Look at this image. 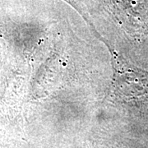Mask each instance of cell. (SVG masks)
<instances>
[{
    "instance_id": "6da1fadb",
    "label": "cell",
    "mask_w": 148,
    "mask_h": 148,
    "mask_svg": "<svg viewBox=\"0 0 148 148\" xmlns=\"http://www.w3.org/2000/svg\"><path fill=\"white\" fill-rule=\"evenodd\" d=\"M147 79L141 72L134 69L118 71L115 78L117 90L122 95L132 97L142 95L147 89Z\"/></svg>"
}]
</instances>
